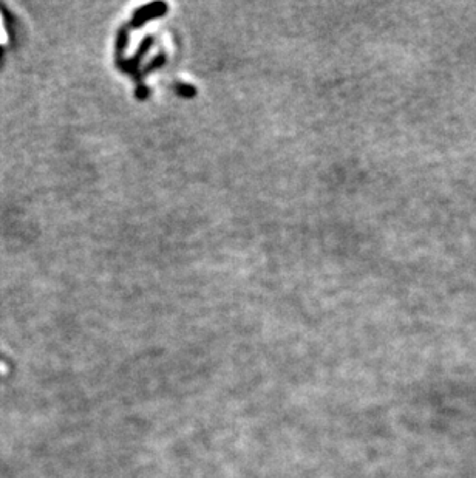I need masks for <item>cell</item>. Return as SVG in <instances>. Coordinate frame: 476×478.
I'll return each instance as SVG.
<instances>
[{
    "label": "cell",
    "instance_id": "obj_1",
    "mask_svg": "<svg viewBox=\"0 0 476 478\" xmlns=\"http://www.w3.org/2000/svg\"><path fill=\"white\" fill-rule=\"evenodd\" d=\"M0 44H7V33H5V30H4L2 17H0Z\"/></svg>",
    "mask_w": 476,
    "mask_h": 478
}]
</instances>
